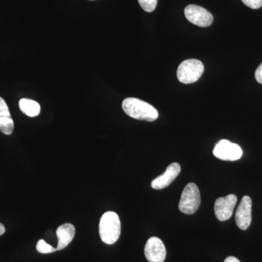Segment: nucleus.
Masks as SVG:
<instances>
[{
    "label": "nucleus",
    "mask_w": 262,
    "mask_h": 262,
    "mask_svg": "<svg viewBox=\"0 0 262 262\" xmlns=\"http://www.w3.org/2000/svg\"><path fill=\"white\" fill-rule=\"evenodd\" d=\"M36 248H37L38 252L45 253V254L56 252L57 251L56 248H53L51 245L47 244L44 239H39L38 241Z\"/></svg>",
    "instance_id": "obj_14"
},
{
    "label": "nucleus",
    "mask_w": 262,
    "mask_h": 262,
    "mask_svg": "<svg viewBox=\"0 0 262 262\" xmlns=\"http://www.w3.org/2000/svg\"><path fill=\"white\" fill-rule=\"evenodd\" d=\"M184 14L189 22L200 27H210L213 21V15L198 5H188L184 10Z\"/></svg>",
    "instance_id": "obj_6"
},
{
    "label": "nucleus",
    "mask_w": 262,
    "mask_h": 262,
    "mask_svg": "<svg viewBox=\"0 0 262 262\" xmlns=\"http://www.w3.org/2000/svg\"><path fill=\"white\" fill-rule=\"evenodd\" d=\"M138 1L142 9L148 13L154 11L158 5V0H138Z\"/></svg>",
    "instance_id": "obj_15"
},
{
    "label": "nucleus",
    "mask_w": 262,
    "mask_h": 262,
    "mask_svg": "<svg viewBox=\"0 0 262 262\" xmlns=\"http://www.w3.org/2000/svg\"><path fill=\"white\" fill-rule=\"evenodd\" d=\"M5 232V227L3 224L0 223V236L3 235Z\"/></svg>",
    "instance_id": "obj_19"
},
{
    "label": "nucleus",
    "mask_w": 262,
    "mask_h": 262,
    "mask_svg": "<svg viewBox=\"0 0 262 262\" xmlns=\"http://www.w3.org/2000/svg\"><path fill=\"white\" fill-rule=\"evenodd\" d=\"M181 173V166L179 163H173L167 167L165 173L157 177L151 183V187L155 189H163L168 187Z\"/></svg>",
    "instance_id": "obj_10"
},
{
    "label": "nucleus",
    "mask_w": 262,
    "mask_h": 262,
    "mask_svg": "<svg viewBox=\"0 0 262 262\" xmlns=\"http://www.w3.org/2000/svg\"><path fill=\"white\" fill-rule=\"evenodd\" d=\"M242 2L251 9H258L262 6V0H242Z\"/></svg>",
    "instance_id": "obj_16"
},
{
    "label": "nucleus",
    "mask_w": 262,
    "mask_h": 262,
    "mask_svg": "<svg viewBox=\"0 0 262 262\" xmlns=\"http://www.w3.org/2000/svg\"><path fill=\"white\" fill-rule=\"evenodd\" d=\"M19 107L22 113L27 116L37 117L40 113V105L37 101L29 98H22L19 101Z\"/></svg>",
    "instance_id": "obj_13"
},
{
    "label": "nucleus",
    "mask_w": 262,
    "mask_h": 262,
    "mask_svg": "<svg viewBox=\"0 0 262 262\" xmlns=\"http://www.w3.org/2000/svg\"><path fill=\"white\" fill-rule=\"evenodd\" d=\"M121 233V223L115 212L103 213L99 223V234L104 244L113 245L118 241Z\"/></svg>",
    "instance_id": "obj_2"
},
{
    "label": "nucleus",
    "mask_w": 262,
    "mask_h": 262,
    "mask_svg": "<svg viewBox=\"0 0 262 262\" xmlns=\"http://www.w3.org/2000/svg\"><path fill=\"white\" fill-rule=\"evenodd\" d=\"M237 202V196L233 194L218 198L214 205V213L217 220L221 222L229 220L233 214Z\"/></svg>",
    "instance_id": "obj_7"
},
{
    "label": "nucleus",
    "mask_w": 262,
    "mask_h": 262,
    "mask_svg": "<svg viewBox=\"0 0 262 262\" xmlns=\"http://www.w3.org/2000/svg\"><path fill=\"white\" fill-rule=\"evenodd\" d=\"M14 130V122L9 108L3 98L0 97V130L5 135H10Z\"/></svg>",
    "instance_id": "obj_12"
},
{
    "label": "nucleus",
    "mask_w": 262,
    "mask_h": 262,
    "mask_svg": "<svg viewBox=\"0 0 262 262\" xmlns=\"http://www.w3.org/2000/svg\"><path fill=\"white\" fill-rule=\"evenodd\" d=\"M255 77H256V80L258 82L262 84V63L256 69V72H255Z\"/></svg>",
    "instance_id": "obj_17"
},
{
    "label": "nucleus",
    "mask_w": 262,
    "mask_h": 262,
    "mask_svg": "<svg viewBox=\"0 0 262 262\" xmlns=\"http://www.w3.org/2000/svg\"><path fill=\"white\" fill-rule=\"evenodd\" d=\"M75 226L72 224H63L58 227L56 230V235L58 239L57 251H61L70 245L75 237Z\"/></svg>",
    "instance_id": "obj_11"
},
{
    "label": "nucleus",
    "mask_w": 262,
    "mask_h": 262,
    "mask_svg": "<svg viewBox=\"0 0 262 262\" xmlns=\"http://www.w3.org/2000/svg\"><path fill=\"white\" fill-rule=\"evenodd\" d=\"M122 107L126 115L136 120L153 122L159 115L158 110L152 105L139 98H125L122 101Z\"/></svg>",
    "instance_id": "obj_1"
},
{
    "label": "nucleus",
    "mask_w": 262,
    "mask_h": 262,
    "mask_svg": "<svg viewBox=\"0 0 262 262\" xmlns=\"http://www.w3.org/2000/svg\"><path fill=\"white\" fill-rule=\"evenodd\" d=\"M144 255L149 262H164L166 249L163 241L157 237H150L144 247Z\"/></svg>",
    "instance_id": "obj_8"
},
{
    "label": "nucleus",
    "mask_w": 262,
    "mask_h": 262,
    "mask_svg": "<svg viewBox=\"0 0 262 262\" xmlns=\"http://www.w3.org/2000/svg\"><path fill=\"white\" fill-rule=\"evenodd\" d=\"M252 201L249 196H244L241 200L235 213V222L237 227L246 230L251 225Z\"/></svg>",
    "instance_id": "obj_9"
},
{
    "label": "nucleus",
    "mask_w": 262,
    "mask_h": 262,
    "mask_svg": "<svg viewBox=\"0 0 262 262\" xmlns=\"http://www.w3.org/2000/svg\"><path fill=\"white\" fill-rule=\"evenodd\" d=\"M224 262H241L237 259V258L234 257V256H229L225 260Z\"/></svg>",
    "instance_id": "obj_18"
},
{
    "label": "nucleus",
    "mask_w": 262,
    "mask_h": 262,
    "mask_svg": "<svg viewBox=\"0 0 262 262\" xmlns=\"http://www.w3.org/2000/svg\"><path fill=\"white\" fill-rule=\"evenodd\" d=\"M213 152L215 158L225 161H236L243 155L241 146L226 139H222L215 144Z\"/></svg>",
    "instance_id": "obj_5"
},
{
    "label": "nucleus",
    "mask_w": 262,
    "mask_h": 262,
    "mask_svg": "<svg viewBox=\"0 0 262 262\" xmlns=\"http://www.w3.org/2000/svg\"><path fill=\"white\" fill-rule=\"evenodd\" d=\"M93 1H94V0H93Z\"/></svg>",
    "instance_id": "obj_20"
},
{
    "label": "nucleus",
    "mask_w": 262,
    "mask_h": 262,
    "mask_svg": "<svg viewBox=\"0 0 262 262\" xmlns=\"http://www.w3.org/2000/svg\"><path fill=\"white\" fill-rule=\"evenodd\" d=\"M201 193L199 188L194 183H189L183 190L179 208L184 214L195 213L201 205Z\"/></svg>",
    "instance_id": "obj_3"
},
{
    "label": "nucleus",
    "mask_w": 262,
    "mask_h": 262,
    "mask_svg": "<svg viewBox=\"0 0 262 262\" xmlns=\"http://www.w3.org/2000/svg\"><path fill=\"white\" fill-rule=\"evenodd\" d=\"M204 72V66L198 59H188L179 66L177 77L182 83L191 84L201 78Z\"/></svg>",
    "instance_id": "obj_4"
}]
</instances>
